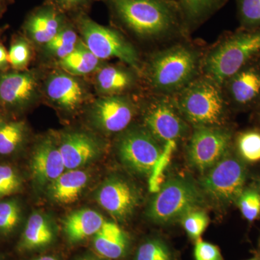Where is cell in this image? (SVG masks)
Wrapping results in <instances>:
<instances>
[{"label":"cell","mask_w":260,"mask_h":260,"mask_svg":"<svg viewBox=\"0 0 260 260\" xmlns=\"http://www.w3.org/2000/svg\"><path fill=\"white\" fill-rule=\"evenodd\" d=\"M117 21L140 39L167 42L185 37L177 0H108Z\"/></svg>","instance_id":"1"},{"label":"cell","mask_w":260,"mask_h":260,"mask_svg":"<svg viewBox=\"0 0 260 260\" xmlns=\"http://www.w3.org/2000/svg\"><path fill=\"white\" fill-rule=\"evenodd\" d=\"M203 53L184 41L155 51L145 66L149 87L156 95H175L202 75Z\"/></svg>","instance_id":"2"},{"label":"cell","mask_w":260,"mask_h":260,"mask_svg":"<svg viewBox=\"0 0 260 260\" xmlns=\"http://www.w3.org/2000/svg\"><path fill=\"white\" fill-rule=\"evenodd\" d=\"M259 52L260 28L225 36L203 53L202 75L222 86Z\"/></svg>","instance_id":"3"},{"label":"cell","mask_w":260,"mask_h":260,"mask_svg":"<svg viewBox=\"0 0 260 260\" xmlns=\"http://www.w3.org/2000/svg\"><path fill=\"white\" fill-rule=\"evenodd\" d=\"M181 116L189 125L222 126L226 114L223 88L204 75L172 95Z\"/></svg>","instance_id":"4"},{"label":"cell","mask_w":260,"mask_h":260,"mask_svg":"<svg viewBox=\"0 0 260 260\" xmlns=\"http://www.w3.org/2000/svg\"><path fill=\"white\" fill-rule=\"evenodd\" d=\"M192 181L174 178L166 181L148 208V216L155 223L167 224L181 220L186 214L198 210L203 196Z\"/></svg>","instance_id":"5"},{"label":"cell","mask_w":260,"mask_h":260,"mask_svg":"<svg viewBox=\"0 0 260 260\" xmlns=\"http://www.w3.org/2000/svg\"><path fill=\"white\" fill-rule=\"evenodd\" d=\"M83 42L98 59L117 58L141 73L142 64L138 51L120 32L95 23L86 16L78 20Z\"/></svg>","instance_id":"6"},{"label":"cell","mask_w":260,"mask_h":260,"mask_svg":"<svg viewBox=\"0 0 260 260\" xmlns=\"http://www.w3.org/2000/svg\"><path fill=\"white\" fill-rule=\"evenodd\" d=\"M246 178V169L242 162L228 152L205 172L200 187L210 200L225 205L235 201L242 194Z\"/></svg>","instance_id":"7"},{"label":"cell","mask_w":260,"mask_h":260,"mask_svg":"<svg viewBox=\"0 0 260 260\" xmlns=\"http://www.w3.org/2000/svg\"><path fill=\"white\" fill-rule=\"evenodd\" d=\"M155 95L145 109V129L162 145L184 138L189 133V124L181 116L172 97Z\"/></svg>","instance_id":"8"},{"label":"cell","mask_w":260,"mask_h":260,"mask_svg":"<svg viewBox=\"0 0 260 260\" xmlns=\"http://www.w3.org/2000/svg\"><path fill=\"white\" fill-rule=\"evenodd\" d=\"M232 134L223 126L194 127L188 142L186 153L191 167L208 172L229 152Z\"/></svg>","instance_id":"9"},{"label":"cell","mask_w":260,"mask_h":260,"mask_svg":"<svg viewBox=\"0 0 260 260\" xmlns=\"http://www.w3.org/2000/svg\"><path fill=\"white\" fill-rule=\"evenodd\" d=\"M164 145L145 128L131 129L121 137L118 154L121 161L130 170L150 177Z\"/></svg>","instance_id":"10"},{"label":"cell","mask_w":260,"mask_h":260,"mask_svg":"<svg viewBox=\"0 0 260 260\" xmlns=\"http://www.w3.org/2000/svg\"><path fill=\"white\" fill-rule=\"evenodd\" d=\"M135 115L134 104L123 95L104 96L95 102L93 109L95 124L107 133L124 131Z\"/></svg>","instance_id":"11"},{"label":"cell","mask_w":260,"mask_h":260,"mask_svg":"<svg viewBox=\"0 0 260 260\" xmlns=\"http://www.w3.org/2000/svg\"><path fill=\"white\" fill-rule=\"evenodd\" d=\"M138 194L127 181L112 178L104 183L97 194L99 204L114 218H129L138 205Z\"/></svg>","instance_id":"12"},{"label":"cell","mask_w":260,"mask_h":260,"mask_svg":"<svg viewBox=\"0 0 260 260\" xmlns=\"http://www.w3.org/2000/svg\"><path fill=\"white\" fill-rule=\"evenodd\" d=\"M38 82L34 73L27 71L0 74V105L11 109H23L37 96Z\"/></svg>","instance_id":"13"},{"label":"cell","mask_w":260,"mask_h":260,"mask_svg":"<svg viewBox=\"0 0 260 260\" xmlns=\"http://www.w3.org/2000/svg\"><path fill=\"white\" fill-rule=\"evenodd\" d=\"M30 169L38 184H50L56 180L66 169L59 146L50 139L38 145L32 153Z\"/></svg>","instance_id":"14"},{"label":"cell","mask_w":260,"mask_h":260,"mask_svg":"<svg viewBox=\"0 0 260 260\" xmlns=\"http://www.w3.org/2000/svg\"><path fill=\"white\" fill-rule=\"evenodd\" d=\"M65 169L74 170L97 158L101 153L100 144L95 138L81 133L65 135L59 146Z\"/></svg>","instance_id":"15"},{"label":"cell","mask_w":260,"mask_h":260,"mask_svg":"<svg viewBox=\"0 0 260 260\" xmlns=\"http://www.w3.org/2000/svg\"><path fill=\"white\" fill-rule=\"evenodd\" d=\"M225 96L239 106H246L260 97V70L246 67L231 77L222 85Z\"/></svg>","instance_id":"16"},{"label":"cell","mask_w":260,"mask_h":260,"mask_svg":"<svg viewBox=\"0 0 260 260\" xmlns=\"http://www.w3.org/2000/svg\"><path fill=\"white\" fill-rule=\"evenodd\" d=\"M47 93L51 102L68 111L79 107L85 99V92L81 84L73 77L64 73H57L49 78Z\"/></svg>","instance_id":"17"},{"label":"cell","mask_w":260,"mask_h":260,"mask_svg":"<svg viewBox=\"0 0 260 260\" xmlns=\"http://www.w3.org/2000/svg\"><path fill=\"white\" fill-rule=\"evenodd\" d=\"M62 18L51 7L41 8L29 16L25 24L28 37L37 44H47L63 28Z\"/></svg>","instance_id":"18"},{"label":"cell","mask_w":260,"mask_h":260,"mask_svg":"<svg viewBox=\"0 0 260 260\" xmlns=\"http://www.w3.org/2000/svg\"><path fill=\"white\" fill-rule=\"evenodd\" d=\"M129 246L126 233L114 222L105 221L93 237V247L107 259H117L125 254Z\"/></svg>","instance_id":"19"},{"label":"cell","mask_w":260,"mask_h":260,"mask_svg":"<svg viewBox=\"0 0 260 260\" xmlns=\"http://www.w3.org/2000/svg\"><path fill=\"white\" fill-rule=\"evenodd\" d=\"M88 180V174L85 171L68 170L49 184V195L56 203L73 204L79 198Z\"/></svg>","instance_id":"20"},{"label":"cell","mask_w":260,"mask_h":260,"mask_svg":"<svg viewBox=\"0 0 260 260\" xmlns=\"http://www.w3.org/2000/svg\"><path fill=\"white\" fill-rule=\"evenodd\" d=\"M104 222L102 215L95 210H77L64 219V233L70 242H82L89 237H94Z\"/></svg>","instance_id":"21"},{"label":"cell","mask_w":260,"mask_h":260,"mask_svg":"<svg viewBox=\"0 0 260 260\" xmlns=\"http://www.w3.org/2000/svg\"><path fill=\"white\" fill-rule=\"evenodd\" d=\"M134 72L120 66L104 67L95 78L98 90L104 96L123 95L135 85Z\"/></svg>","instance_id":"22"},{"label":"cell","mask_w":260,"mask_h":260,"mask_svg":"<svg viewBox=\"0 0 260 260\" xmlns=\"http://www.w3.org/2000/svg\"><path fill=\"white\" fill-rule=\"evenodd\" d=\"M54 234L50 223L42 214L32 213L25 224L17 249L19 251L35 250L50 244Z\"/></svg>","instance_id":"23"},{"label":"cell","mask_w":260,"mask_h":260,"mask_svg":"<svg viewBox=\"0 0 260 260\" xmlns=\"http://www.w3.org/2000/svg\"><path fill=\"white\" fill-rule=\"evenodd\" d=\"M188 32L211 18L228 0H177Z\"/></svg>","instance_id":"24"},{"label":"cell","mask_w":260,"mask_h":260,"mask_svg":"<svg viewBox=\"0 0 260 260\" xmlns=\"http://www.w3.org/2000/svg\"><path fill=\"white\" fill-rule=\"evenodd\" d=\"M100 64V59L94 55L83 41H78L74 50L63 59L59 66L68 73L85 75L93 73Z\"/></svg>","instance_id":"25"},{"label":"cell","mask_w":260,"mask_h":260,"mask_svg":"<svg viewBox=\"0 0 260 260\" xmlns=\"http://www.w3.org/2000/svg\"><path fill=\"white\" fill-rule=\"evenodd\" d=\"M27 126L23 121H3L0 124V155L9 156L23 146Z\"/></svg>","instance_id":"26"},{"label":"cell","mask_w":260,"mask_h":260,"mask_svg":"<svg viewBox=\"0 0 260 260\" xmlns=\"http://www.w3.org/2000/svg\"><path fill=\"white\" fill-rule=\"evenodd\" d=\"M78 42L76 32L70 27L64 25L55 37L45 44V49L49 54L61 59L74 50Z\"/></svg>","instance_id":"27"},{"label":"cell","mask_w":260,"mask_h":260,"mask_svg":"<svg viewBox=\"0 0 260 260\" xmlns=\"http://www.w3.org/2000/svg\"><path fill=\"white\" fill-rule=\"evenodd\" d=\"M21 218V206L18 200H0V235L8 236L14 232Z\"/></svg>","instance_id":"28"},{"label":"cell","mask_w":260,"mask_h":260,"mask_svg":"<svg viewBox=\"0 0 260 260\" xmlns=\"http://www.w3.org/2000/svg\"><path fill=\"white\" fill-rule=\"evenodd\" d=\"M176 148H177L176 141H169L164 144L162 153L149 177H150L149 178V189L151 192H158L166 182L164 173L171 161Z\"/></svg>","instance_id":"29"},{"label":"cell","mask_w":260,"mask_h":260,"mask_svg":"<svg viewBox=\"0 0 260 260\" xmlns=\"http://www.w3.org/2000/svg\"><path fill=\"white\" fill-rule=\"evenodd\" d=\"M172 253L164 241L149 239L138 249L135 260H172Z\"/></svg>","instance_id":"30"},{"label":"cell","mask_w":260,"mask_h":260,"mask_svg":"<svg viewBox=\"0 0 260 260\" xmlns=\"http://www.w3.org/2000/svg\"><path fill=\"white\" fill-rule=\"evenodd\" d=\"M23 180L18 170L10 164H0V200L19 192Z\"/></svg>","instance_id":"31"},{"label":"cell","mask_w":260,"mask_h":260,"mask_svg":"<svg viewBox=\"0 0 260 260\" xmlns=\"http://www.w3.org/2000/svg\"><path fill=\"white\" fill-rule=\"evenodd\" d=\"M238 150L246 161H260V133L251 130L239 135L237 140Z\"/></svg>","instance_id":"32"},{"label":"cell","mask_w":260,"mask_h":260,"mask_svg":"<svg viewBox=\"0 0 260 260\" xmlns=\"http://www.w3.org/2000/svg\"><path fill=\"white\" fill-rule=\"evenodd\" d=\"M238 15L245 29L260 28V0H236Z\"/></svg>","instance_id":"33"},{"label":"cell","mask_w":260,"mask_h":260,"mask_svg":"<svg viewBox=\"0 0 260 260\" xmlns=\"http://www.w3.org/2000/svg\"><path fill=\"white\" fill-rule=\"evenodd\" d=\"M31 56L28 42L23 37L17 38L8 51L10 64L15 70L21 71L28 66Z\"/></svg>","instance_id":"34"},{"label":"cell","mask_w":260,"mask_h":260,"mask_svg":"<svg viewBox=\"0 0 260 260\" xmlns=\"http://www.w3.org/2000/svg\"><path fill=\"white\" fill-rule=\"evenodd\" d=\"M182 225L189 237L194 240L200 239L209 223V218L204 211L195 210L181 219Z\"/></svg>","instance_id":"35"},{"label":"cell","mask_w":260,"mask_h":260,"mask_svg":"<svg viewBox=\"0 0 260 260\" xmlns=\"http://www.w3.org/2000/svg\"><path fill=\"white\" fill-rule=\"evenodd\" d=\"M237 203L243 216L253 221L260 215V194L254 189L242 191L238 198Z\"/></svg>","instance_id":"36"},{"label":"cell","mask_w":260,"mask_h":260,"mask_svg":"<svg viewBox=\"0 0 260 260\" xmlns=\"http://www.w3.org/2000/svg\"><path fill=\"white\" fill-rule=\"evenodd\" d=\"M194 256L195 260H223L218 246L200 239L195 244Z\"/></svg>","instance_id":"37"},{"label":"cell","mask_w":260,"mask_h":260,"mask_svg":"<svg viewBox=\"0 0 260 260\" xmlns=\"http://www.w3.org/2000/svg\"><path fill=\"white\" fill-rule=\"evenodd\" d=\"M60 9L63 10H73L83 6L89 0H53Z\"/></svg>","instance_id":"38"},{"label":"cell","mask_w":260,"mask_h":260,"mask_svg":"<svg viewBox=\"0 0 260 260\" xmlns=\"http://www.w3.org/2000/svg\"><path fill=\"white\" fill-rule=\"evenodd\" d=\"M10 64L8 59V52L4 46L0 43V70L3 71Z\"/></svg>","instance_id":"39"},{"label":"cell","mask_w":260,"mask_h":260,"mask_svg":"<svg viewBox=\"0 0 260 260\" xmlns=\"http://www.w3.org/2000/svg\"><path fill=\"white\" fill-rule=\"evenodd\" d=\"M32 260H58L56 257L52 256H42L36 258Z\"/></svg>","instance_id":"40"},{"label":"cell","mask_w":260,"mask_h":260,"mask_svg":"<svg viewBox=\"0 0 260 260\" xmlns=\"http://www.w3.org/2000/svg\"><path fill=\"white\" fill-rule=\"evenodd\" d=\"M81 260H98V259H92V258H85V259H83Z\"/></svg>","instance_id":"41"},{"label":"cell","mask_w":260,"mask_h":260,"mask_svg":"<svg viewBox=\"0 0 260 260\" xmlns=\"http://www.w3.org/2000/svg\"><path fill=\"white\" fill-rule=\"evenodd\" d=\"M3 121H5L4 119H3V118L2 117L1 115H0V124H1V123L3 122Z\"/></svg>","instance_id":"42"},{"label":"cell","mask_w":260,"mask_h":260,"mask_svg":"<svg viewBox=\"0 0 260 260\" xmlns=\"http://www.w3.org/2000/svg\"><path fill=\"white\" fill-rule=\"evenodd\" d=\"M247 260H260V259H258V258L254 257V258H251V259H247Z\"/></svg>","instance_id":"43"},{"label":"cell","mask_w":260,"mask_h":260,"mask_svg":"<svg viewBox=\"0 0 260 260\" xmlns=\"http://www.w3.org/2000/svg\"><path fill=\"white\" fill-rule=\"evenodd\" d=\"M3 0H0V6H1L2 3H3Z\"/></svg>","instance_id":"44"}]
</instances>
